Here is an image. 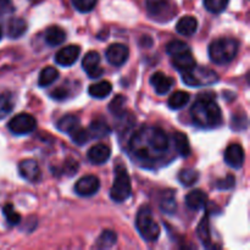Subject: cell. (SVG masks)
Segmentation results:
<instances>
[{
	"instance_id": "6da1fadb",
	"label": "cell",
	"mask_w": 250,
	"mask_h": 250,
	"mask_svg": "<svg viewBox=\"0 0 250 250\" xmlns=\"http://www.w3.org/2000/svg\"><path fill=\"white\" fill-rule=\"evenodd\" d=\"M134 156L143 161L160 160L170 148V139L165 131L159 127L146 126L134 133L129 142Z\"/></svg>"
},
{
	"instance_id": "7a4b0ae2",
	"label": "cell",
	"mask_w": 250,
	"mask_h": 250,
	"mask_svg": "<svg viewBox=\"0 0 250 250\" xmlns=\"http://www.w3.org/2000/svg\"><path fill=\"white\" fill-rule=\"evenodd\" d=\"M190 117L195 126L204 129L217 128L222 124V112L214 93H203L197 98L190 107Z\"/></svg>"
},
{
	"instance_id": "3957f363",
	"label": "cell",
	"mask_w": 250,
	"mask_h": 250,
	"mask_svg": "<svg viewBox=\"0 0 250 250\" xmlns=\"http://www.w3.org/2000/svg\"><path fill=\"white\" fill-rule=\"evenodd\" d=\"M239 50L237 39L224 37L212 41L209 45V58L216 65H227L234 60Z\"/></svg>"
},
{
	"instance_id": "277c9868",
	"label": "cell",
	"mask_w": 250,
	"mask_h": 250,
	"mask_svg": "<svg viewBox=\"0 0 250 250\" xmlns=\"http://www.w3.org/2000/svg\"><path fill=\"white\" fill-rule=\"evenodd\" d=\"M166 51L172 59L173 67L180 71L181 73L193 70L197 66L195 59L192 55V51L185 42L178 41V39L170 42L166 46Z\"/></svg>"
},
{
	"instance_id": "5b68a950",
	"label": "cell",
	"mask_w": 250,
	"mask_h": 250,
	"mask_svg": "<svg viewBox=\"0 0 250 250\" xmlns=\"http://www.w3.org/2000/svg\"><path fill=\"white\" fill-rule=\"evenodd\" d=\"M136 229L144 241L153 243L160 237V226L154 220L153 212L148 205L139 208L136 217Z\"/></svg>"
},
{
	"instance_id": "8992f818",
	"label": "cell",
	"mask_w": 250,
	"mask_h": 250,
	"mask_svg": "<svg viewBox=\"0 0 250 250\" xmlns=\"http://www.w3.org/2000/svg\"><path fill=\"white\" fill-rule=\"evenodd\" d=\"M132 185L127 170L124 166L119 165L115 168V178L112 187L110 189V198L115 203H124L131 197Z\"/></svg>"
},
{
	"instance_id": "52a82bcc",
	"label": "cell",
	"mask_w": 250,
	"mask_h": 250,
	"mask_svg": "<svg viewBox=\"0 0 250 250\" xmlns=\"http://www.w3.org/2000/svg\"><path fill=\"white\" fill-rule=\"evenodd\" d=\"M182 81L189 87H203L219 82V76L210 68L195 66L193 70L182 73Z\"/></svg>"
},
{
	"instance_id": "ba28073f",
	"label": "cell",
	"mask_w": 250,
	"mask_h": 250,
	"mask_svg": "<svg viewBox=\"0 0 250 250\" xmlns=\"http://www.w3.org/2000/svg\"><path fill=\"white\" fill-rule=\"evenodd\" d=\"M149 16L156 22H168L173 19L176 11L172 0H146Z\"/></svg>"
},
{
	"instance_id": "9c48e42d",
	"label": "cell",
	"mask_w": 250,
	"mask_h": 250,
	"mask_svg": "<svg viewBox=\"0 0 250 250\" xmlns=\"http://www.w3.org/2000/svg\"><path fill=\"white\" fill-rule=\"evenodd\" d=\"M7 128L17 136H24L37 128V121L32 115L29 114H19L12 117L7 124Z\"/></svg>"
},
{
	"instance_id": "30bf717a",
	"label": "cell",
	"mask_w": 250,
	"mask_h": 250,
	"mask_svg": "<svg viewBox=\"0 0 250 250\" xmlns=\"http://www.w3.org/2000/svg\"><path fill=\"white\" fill-rule=\"evenodd\" d=\"M100 181L97 176L88 175L77 181L75 186V192L80 197H92L99 190Z\"/></svg>"
},
{
	"instance_id": "8fae6325",
	"label": "cell",
	"mask_w": 250,
	"mask_h": 250,
	"mask_svg": "<svg viewBox=\"0 0 250 250\" xmlns=\"http://www.w3.org/2000/svg\"><path fill=\"white\" fill-rule=\"evenodd\" d=\"M105 56H106L109 63L114 66H121L128 60L129 49L128 46L122 43H114L106 49Z\"/></svg>"
},
{
	"instance_id": "7c38bea8",
	"label": "cell",
	"mask_w": 250,
	"mask_h": 250,
	"mask_svg": "<svg viewBox=\"0 0 250 250\" xmlns=\"http://www.w3.org/2000/svg\"><path fill=\"white\" fill-rule=\"evenodd\" d=\"M82 67L89 78H99L104 73V68L100 66V55L98 51H89L82 60Z\"/></svg>"
},
{
	"instance_id": "4fadbf2b",
	"label": "cell",
	"mask_w": 250,
	"mask_h": 250,
	"mask_svg": "<svg viewBox=\"0 0 250 250\" xmlns=\"http://www.w3.org/2000/svg\"><path fill=\"white\" fill-rule=\"evenodd\" d=\"M20 175L29 183H38L42 180V171L38 163L33 159L22 160L19 165Z\"/></svg>"
},
{
	"instance_id": "5bb4252c",
	"label": "cell",
	"mask_w": 250,
	"mask_h": 250,
	"mask_svg": "<svg viewBox=\"0 0 250 250\" xmlns=\"http://www.w3.org/2000/svg\"><path fill=\"white\" fill-rule=\"evenodd\" d=\"M81 54V48L78 45H67L65 48L60 49L55 55V62L58 65L63 66V67H68L72 66L76 61L78 60Z\"/></svg>"
},
{
	"instance_id": "9a60e30c",
	"label": "cell",
	"mask_w": 250,
	"mask_h": 250,
	"mask_svg": "<svg viewBox=\"0 0 250 250\" xmlns=\"http://www.w3.org/2000/svg\"><path fill=\"white\" fill-rule=\"evenodd\" d=\"M244 149L239 144L233 143L231 146H227L226 151H225V161L229 166L236 168H241L244 164Z\"/></svg>"
},
{
	"instance_id": "2e32d148",
	"label": "cell",
	"mask_w": 250,
	"mask_h": 250,
	"mask_svg": "<svg viewBox=\"0 0 250 250\" xmlns=\"http://www.w3.org/2000/svg\"><path fill=\"white\" fill-rule=\"evenodd\" d=\"M88 160L92 164H95V165H103V164L106 163L107 160L111 156V149L106 146V144H95L94 146L88 150Z\"/></svg>"
},
{
	"instance_id": "e0dca14e",
	"label": "cell",
	"mask_w": 250,
	"mask_h": 250,
	"mask_svg": "<svg viewBox=\"0 0 250 250\" xmlns=\"http://www.w3.org/2000/svg\"><path fill=\"white\" fill-rule=\"evenodd\" d=\"M150 84L153 85L156 94H167L173 85V80L163 72H155L150 77Z\"/></svg>"
},
{
	"instance_id": "ac0fdd59",
	"label": "cell",
	"mask_w": 250,
	"mask_h": 250,
	"mask_svg": "<svg viewBox=\"0 0 250 250\" xmlns=\"http://www.w3.org/2000/svg\"><path fill=\"white\" fill-rule=\"evenodd\" d=\"M186 204L194 211L204 209L208 204V194L200 189L192 190L186 195Z\"/></svg>"
},
{
	"instance_id": "d6986e66",
	"label": "cell",
	"mask_w": 250,
	"mask_h": 250,
	"mask_svg": "<svg viewBox=\"0 0 250 250\" xmlns=\"http://www.w3.org/2000/svg\"><path fill=\"white\" fill-rule=\"evenodd\" d=\"M88 133H89L90 138H104V137L109 136L111 133V128H110L109 124L104 119H95L90 122Z\"/></svg>"
},
{
	"instance_id": "ffe728a7",
	"label": "cell",
	"mask_w": 250,
	"mask_h": 250,
	"mask_svg": "<svg viewBox=\"0 0 250 250\" xmlns=\"http://www.w3.org/2000/svg\"><path fill=\"white\" fill-rule=\"evenodd\" d=\"M198 29V21L193 16H185L177 22L176 24V31L185 37H190L197 32Z\"/></svg>"
},
{
	"instance_id": "44dd1931",
	"label": "cell",
	"mask_w": 250,
	"mask_h": 250,
	"mask_svg": "<svg viewBox=\"0 0 250 250\" xmlns=\"http://www.w3.org/2000/svg\"><path fill=\"white\" fill-rule=\"evenodd\" d=\"M66 33L61 27L51 26L45 31V42L50 46L60 45L65 42Z\"/></svg>"
},
{
	"instance_id": "7402d4cb",
	"label": "cell",
	"mask_w": 250,
	"mask_h": 250,
	"mask_svg": "<svg viewBox=\"0 0 250 250\" xmlns=\"http://www.w3.org/2000/svg\"><path fill=\"white\" fill-rule=\"evenodd\" d=\"M112 92V85L109 81H102V82L94 83L88 88V93L90 97L95 99H104Z\"/></svg>"
},
{
	"instance_id": "603a6c76",
	"label": "cell",
	"mask_w": 250,
	"mask_h": 250,
	"mask_svg": "<svg viewBox=\"0 0 250 250\" xmlns=\"http://www.w3.org/2000/svg\"><path fill=\"white\" fill-rule=\"evenodd\" d=\"M80 126V119H78L77 116H75V115H66V116L61 117L58 121V124H56V127H58L59 131L67 134H70L71 132H73Z\"/></svg>"
},
{
	"instance_id": "cb8c5ba5",
	"label": "cell",
	"mask_w": 250,
	"mask_h": 250,
	"mask_svg": "<svg viewBox=\"0 0 250 250\" xmlns=\"http://www.w3.org/2000/svg\"><path fill=\"white\" fill-rule=\"evenodd\" d=\"M27 31V23L22 19L10 20L7 24V36L12 39L21 38Z\"/></svg>"
},
{
	"instance_id": "d4e9b609",
	"label": "cell",
	"mask_w": 250,
	"mask_h": 250,
	"mask_svg": "<svg viewBox=\"0 0 250 250\" xmlns=\"http://www.w3.org/2000/svg\"><path fill=\"white\" fill-rule=\"evenodd\" d=\"M190 95L189 93L183 92V90H177L171 97L168 98V106L172 110H180L185 107L189 103Z\"/></svg>"
},
{
	"instance_id": "484cf974",
	"label": "cell",
	"mask_w": 250,
	"mask_h": 250,
	"mask_svg": "<svg viewBox=\"0 0 250 250\" xmlns=\"http://www.w3.org/2000/svg\"><path fill=\"white\" fill-rule=\"evenodd\" d=\"M59 78V71L56 70L53 66H48V67L43 68L39 73L38 77V84L39 87L44 88L48 87V85L53 84L56 80Z\"/></svg>"
},
{
	"instance_id": "4316f807",
	"label": "cell",
	"mask_w": 250,
	"mask_h": 250,
	"mask_svg": "<svg viewBox=\"0 0 250 250\" xmlns=\"http://www.w3.org/2000/svg\"><path fill=\"white\" fill-rule=\"evenodd\" d=\"M117 241V234L115 233L111 229H105L102 232V234L99 236V238L97 239V244L95 247L100 249H109L116 244Z\"/></svg>"
},
{
	"instance_id": "83f0119b",
	"label": "cell",
	"mask_w": 250,
	"mask_h": 250,
	"mask_svg": "<svg viewBox=\"0 0 250 250\" xmlns=\"http://www.w3.org/2000/svg\"><path fill=\"white\" fill-rule=\"evenodd\" d=\"M173 142H175V146L181 156H183V158L189 156L190 144L189 141H188V137L186 136L185 133H181V132L175 133V136H173Z\"/></svg>"
},
{
	"instance_id": "f1b7e54d",
	"label": "cell",
	"mask_w": 250,
	"mask_h": 250,
	"mask_svg": "<svg viewBox=\"0 0 250 250\" xmlns=\"http://www.w3.org/2000/svg\"><path fill=\"white\" fill-rule=\"evenodd\" d=\"M199 180V172L193 168H183L178 173V181L185 187H192Z\"/></svg>"
},
{
	"instance_id": "f546056e",
	"label": "cell",
	"mask_w": 250,
	"mask_h": 250,
	"mask_svg": "<svg viewBox=\"0 0 250 250\" xmlns=\"http://www.w3.org/2000/svg\"><path fill=\"white\" fill-rule=\"evenodd\" d=\"M197 234L199 237L200 242L204 244V247L210 248L211 247V234H210V227H209V221H208V216H205L202 220V222L199 224L197 229Z\"/></svg>"
},
{
	"instance_id": "4dcf8cb0",
	"label": "cell",
	"mask_w": 250,
	"mask_h": 250,
	"mask_svg": "<svg viewBox=\"0 0 250 250\" xmlns=\"http://www.w3.org/2000/svg\"><path fill=\"white\" fill-rule=\"evenodd\" d=\"M160 208L166 214H173L176 211L177 204H176L175 192L173 190H168L167 193H165V195H164L160 202Z\"/></svg>"
},
{
	"instance_id": "1f68e13d",
	"label": "cell",
	"mask_w": 250,
	"mask_h": 250,
	"mask_svg": "<svg viewBox=\"0 0 250 250\" xmlns=\"http://www.w3.org/2000/svg\"><path fill=\"white\" fill-rule=\"evenodd\" d=\"M125 103H126V98H124L122 95H117V97H115L114 100L109 104L110 112H111L114 116L124 117Z\"/></svg>"
},
{
	"instance_id": "d6a6232c",
	"label": "cell",
	"mask_w": 250,
	"mask_h": 250,
	"mask_svg": "<svg viewBox=\"0 0 250 250\" xmlns=\"http://www.w3.org/2000/svg\"><path fill=\"white\" fill-rule=\"evenodd\" d=\"M68 136L71 137L73 142H75L77 146H84L85 143H88L90 139L89 133H88V129L83 128V127H77L73 132H71Z\"/></svg>"
},
{
	"instance_id": "836d02e7",
	"label": "cell",
	"mask_w": 250,
	"mask_h": 250,
	"mask_svg": "<svg viewBox=\"0 0 250 250\" xmlns=\"http://www.w3.org/2000/svg\"><path fill=\"white\" fill-rule=\"evenodd\" d=\"M229 0H204V6L212 14H221L229 5Z\"/></svg>"
},
{
	"instance_id": "e575fe53",
	"label": "cell",
	"mask_w": 250,
	"mask_h": 250,
	"mask_svg": "<svg viewBox=\"0 0 250 250\" xmlns=\"http://www.w3.org/2000/svg\"><path fill=\"white\" fill-rule=\"evenodd\" d=\"M2 214L6 217L7 222H9L11 226H15V225H19L21 222V215L19 212L15 211L14 205L12 204H6L2 208Z\"/></svg>"
},
{
	"instance_id": "d590c367",
	"label": "cell",
	"mask_w": 250,
	"mask_h": 250,
	"mask_svg": "<svg viewBox=\"0 0 250 250\" xmlns=\"http://www.w3.org/2000/svg\"><path fill=\"white\" fill-rule=\"evenodd\" d=\"M12 109H14V103L11 98L6 94H0V120L11 114Z\"/></svg>"
},
{
	"instance_id": "8d00e7d4",
	"label": "cell",
	"mask_w": 250,
	"mask_h": 250,
	"mask_svg": "<svg viewBox=\"0 0 250 250\" xmlns=\"http://www.w3.org/2000/svg\"><path fill=\"white\" fill-rule=\"evenodd\" d=\"M97 1L98 0H72V4L77 11L85 14V12H90L94 9Z\"/></svg>"
},
{
	"instance_id": "74e56055",
	"label": "cell",
	"mask_w": 250,
	"mask_h": 250,
	"mask_svg": "<svg viewBox=\"0 0 250 250\" xmlns=\"http://www.w3.org/2000/svg\"><path fill=\"white\" fill-rule=\"evenodd\" d=\"M14 11L15 7L11 0H0V16L10 15Z\"/></svg>"
},
{
	"instance_id": "f35d334b",
	"label": "cell",
	"mask_w": 250,
	"mask_h": 250,
	"mask_svg": "<svg viewBox=\"0 0 250 250\" xmlns=\"http://www.w3.org/2000/svg\"><path fill=\"white\" fill-rule=\"evenodd\" d=\"M234 176L233 175H229L227 176L225 180H220L219 182H217V188L219 189H231V188H233L234 186Z\"/></svg>"
},
{
	"instance_id": "ab89813d",
	"label": "cell",
	"mask_w": 250,
	"mask_h": 250,
	"mask_svg": "<svg viewBox=\"0 0 250 250\" xmlns=\"http://www.w3.org/2000/svg\"><path fill=\"white\" fill-rule=\"evenodd\" d=\"M68 97V90L65 87H59L51 92V98L56 100H65Z\"/></svg>"
},
{
	"instance_id": "60d3db41",
	"label": "cell",
	"mask_w": 250,
	"mask_h": 250,
	"mask_svg": "<svg viewBox=\"0 0 250 250\" xmlns=\"http://www.w3.org/2000/svg\"><path fill=\"white\" fill-rule=\"evenodd\" d=\"M2 38V31H1V28H0V39Z\"/></svg>"
}]
</instances>
